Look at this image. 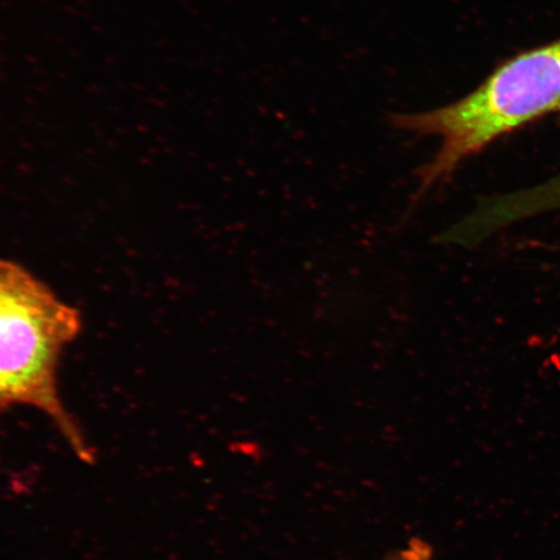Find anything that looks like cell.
I'll return each instance as SVG.
<instances>
[{
    "label": "cell",
    "mask_w": 560,
    "mask_h": 560,
    "mask_svg": "<svg viewBox=\"0 0 560 560\" xmlns=\"http://www.w3.org/2000/svg\"><path fill=\"white\" fill-rule=\"evenodd\" d=\"M559 112L560 38L503 61L457 102L422 114L392 116L396 129L441 139L436 155L417 172L415 202L497 139Z\"/></svg>",
    "instance_id": "1"
},
{
    "label": "cell",
    "mask_w": 560,
    "mask_h": 560,
    "mask_svg": "<svg viewBox=\"0 0 560 560\" xmlns=\"http://www.w3.org/2000/svg\"><path fill=\"white\" fill-rule=\"evenodd\" d=\"M82 315L44 280L19 262L0 257V418L30 406L51 420L83 464L95 454L61 400L62 353L79 338Z\"/></svg>",
    "instance_id": "2"
},
{
    "label": "cell",
    "mask_w": 560,
    "mask_h": 560,
    "mask_svg": "<svg viewBox=\"0 0 560 560\" xmlns=\"http://www.w3.org/2000/svg\"><path fill=\"white\" fill-rule=\"evenodd\" d=\"M556 210H560V173L540 185L481 200L459 221L458 231L475 247L516 222Z\"/></svg>",
    "instance_id": "3"
},
{
    "label": "cell",
    "mask_w": 560,
    "mask_h": 560,
    "mask_svg": "<svg viewBox=\"0 0 560 560\" xmlns=\"http://www.w3.org/2000/svg\"><path fill=\"white\" fill-rule=\"evenodd\" d=\"M432 546L422 538H412L401 549L392 552L384 560H432Z\"/></svg>",
    "instance_id": "4"
}]
</instances>
